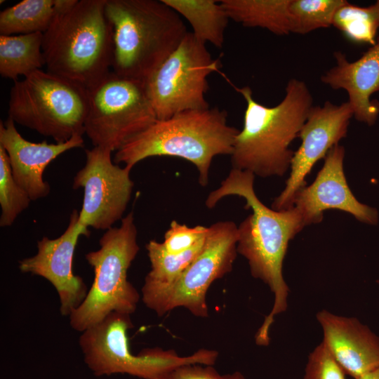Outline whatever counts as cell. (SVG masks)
Masks as SVG:
<instances>
[{
    "instance_id": "8fae6325",
    "label": "cell",
    "mask_w": 379,
    "mask_h": 379,
    "mask_svg": "<svg viewBox=\"0 0 379 379\" xmlns=\"http://www.w3.org/2000/svg\"><path fill=\"white\" fill-rule=\"evenodd\" d=\"M237 227L232 221L211 225L199 254L148 308L162 316L177 307H184L197 317H207L208 288L232 270L237 253Z\"/></svg>"
},
{
    "instance_id": "ba28073f",
    "label": "cell",
    "mask_w": 379,
    "mask_h": 379,
    "mask_svg": "<svg viewBox=\"0 0 379 379\" xmlns=\"http://www.w3.org/2000/svg\"><path fill=\"white\" fill-rule=\"evenodd\" d=\"M133 326L130 314L112 312L81 332L79 346L86 364L95 375L127 373L142 379H163L180 366H213L218 359L217 351L206 349L188 357L159 347L146 348L135 355L130 350L127 335Z\"/></svg>"
},
{
    "instance_id": "30bf717a",
    "label": "cell",
    "mask_w": 379,
    "mask_h": 379,
    "mask_svg": "<svg viewBox=\"0 0 379 379\" xmlns=\"http://www.w3.org/2000/svg\"><path fill=\"white\" fill-rule=\"evenodd\" d=\"M218 66L206 44L187 32L179 46L144 82L157 119L210 107L205 97L207 78Z\"/></svg>"
},
{
    "instance_id": "83f0119b",
    "label": "cell",
    "mask_w": 379,
    "mask_h": 379,
    "mask_svg": "<svg viewBox=\"0 0 379 379\" xmlns=\"http://www.w3.org/2000/svg\"><path fill=\"white\" fill-rule=\"evenodd\" d=\"M345 375L322 342L310 353L303 379H346Z\"/></svg>"
},
{
    "instance_id": "277c9868",
    "label": "cell",
    "mask_w": 379,
    "mask_h": 379,
    "mask_svg": "<svg viewBox=\"0 0 379 379\" xmlns=\"http://www.w3.org/2000/svg\"><path fill=\"white\" fill-rule=\"evenodd\" d=\"M226 111L218 107L186 110L157 120L128 140L113 161L132 168L151 157L168 156L193 164L201 186L208 182L209 169L218 155H231L239 130L227 124Z\"/></svg>"
},
{
    "instance_id": "8992f818",
    "label": "cell",
    "mask_w": 379,
    "mask_h": 379,
    "mask_svg": "<svg viewBox=\"0 0 379 379\" xmlns=\"http://www.w3.org/2000/svg\"><path fill=\"white\" fill-rule=\"evenodd\" d=\"M133 213L121 219L119 227L106 230L100 248L85 258L93 268L94 280L81 305L69 314L71 327L83 332L112 312L133 314L140 295L127 279V272L139 251Z\"/></svg>"
},
{
    "instance_id": "7402d4cb",
    "label": "cell",
    "mask_w": 379,
    "mask_h": 379,
    "mask_svg": "<svg viewBox=\"0 0 379 379\" xmlns=\"http://www.w3.org/2000/svg\"><path fill=\"white\" fill-rule=\"evenodd\" d=\"M43 33L0 35V74L17 81L40 70L45 65L42 52Z\"/></svg>"
},
{
    "instance_id": "484cf974",
    "label": "cell",
    "mask_w": 379,
    "mask_h": 379,
    "mask_svg": "<svg viewBox=\"0 0 379 379\" xmlns=\"http://www.w3.org/2000/svg\"><path fill=\"white\" fill-rule=\"evenodd\" d=\"M31 201L28 194L15 180L7 152L0 145V226L12 225Z\"/></svg>"
},
{
    "instance_id": "f546056e",
    "label": "cell",
    "mask_w": 379,
    "mask_h": 379,
    "mask_svg": "<svg viewBox=\"0 0 379 379\" xmlns=\"http://www.w3.org/2000/svg\"><path fill=\"white\" fill-rule=\"evenodd\" d=\"M357 379H379V366Z\"/></svg>"
},
{
    "instance_id": "6da1fadb",
    "label": "cell",
    "mask_w": 379,
    "mask_h": 379,
    "mask_svg": "<svg viewBox=\"0 0 379 379\" xmlns=\"http://www.w3.org/2000/svg\"><path fill=\"white\" fill-rule=\"evenodd\" d=\"M254 178L250 171L232 168L205 204L212 208L221 199L234 195L244 198L245 208L252 210L237 227V250L247 259L251 275L267 284L274 295L272 309L255 334L256 344L267 346L274 317L287 308L288 287L282 268L288 244L305 226L294 206L275 211L265 206L254 191Z\"/></svg>"
},
{
    "instance_id": "ac0fdd59",
    "label": "cell",
    "mask_w": 379,
    "mask_h": 379,
    "mask_svg": "<svg viewBox=\"0 0 379 379\" xmlns=\"http://www.w3.org/2000/svg\"><path fill=\"white\" fill-rule=\"evenodd\" d=\"M317 319L323 343L346 374L357 379L379 366V338L358 319L325 310Z\"/></svg>"
},
{
    "instance_id": "7c38bea8",
    "label": "cell",
    "mask_w": 379,
    "mask_h": 379,
    "mask_svg": "<svg viewBox=\"0 0 379 379\" xmlns=\"http://www.w3.org/2000/svg\"><path fill=\"white\" fill-rule=\"evenodd\" d=\"M85 152V165L73 181V189L84 192L78 222L86 229L107 230L122 219L131 199L132 168L115 164L109 149L93 147Z\"/></svg>"
},
{
    "instance_id": "9a60e30c",
    "label": "cell",
    "mask_w": 379,
    "mask_h": 379,
    "mask_svg": "<svg viewBox=\"0 0 379 379\" xmlns=\"http://www.w3.org/2000/svg\"><path fill=\"white\" fill-rule=\"evenodd\" d=\"M345 154L343 146L332 147L314 182L296 195L293 206L305 226L321 222L328 209L345 211L363 223L378 224L377 209L359 201L348 186L343 169Z\"/></svg>"
},
{
    "instance_id": "5b68a950",
    "label": "cell",
    "mask_w": 379,
    "mask_h": 379,
    "mask_svg": "<svg viewBox=\"0 0 379 379\" xmlns=\"http://www.w3.org/2000/svg\"><path fill=\"white\" fill-rule=\"evenodd\" d=\"M112 26V72L145 81L179 46L187 28L162 0H106Z\"/></svg>"
},
{
    "instance_id": "44dd1931",
    "label": "cell",
    "mask_w": 379,
    "mask_h": 379,
    "mask_svg": "<svg viewBox=\"0 0 379 379\" xmlns=\"http://www.w3.org/2000/svg\"><path fill=\"white\" fill-rule=\"evenodd\" d=\"M190 24L200 41L221 48L229 18L220 1L215 0H162Z\"/></svg>"
},
{
    "instance_id": "5bb4252c",
    "label": "cell",
    "mask_w": 379,
    "mask_h": 379,
    "mask_svg": "<svg viewBox=\"0 0 379 379\" xmlns=\"http://www.w3.org/2000/svg\"><path fill=\"white\" fill-rule=\"evenodd\" d=\"M77 210H74L66 230L56 239L44 237L37 241V253L19 261V270L24 273L40 276L55 287L60 302V311L69 316L85 299L87 286L83 279L72 271V262L79 237H88V229L79 222Z\"/></svg>"
},
{
    "instance_id": "cb8c5ba5",
    "label": "cell",
    "mask_w": 379,
    "mask_h": 379,
    "mask_svg": "<svg viewBox=\"0 0 379 379\" xmlns=\"http://www.w3.org/2000/svg\"><path fill=\"white\" fill-rule=\"evenodd\" d=\"M332 25L350 41L373 46L379 28V0L366 7L347 1L337 10Z\"/></svg>"
},
{
    "instance_id": "4316f807",
    "label": "cell",
    "mask_w": 379,
    "mask_h": 379,
    "mask_svg": "<svg viewBox=\"0 0 379 379\" xmlns=\"http://www.w3.org/2000/svg\"><path fill=\"white\" fill-rule=\"evenodd\" d=\"M208 230V227L201 225L190 227L173 220L161 244L168 253L179 254L192 248L205 238Z\"/></svg>"
},
{
    "instance_id": "ffe728a7",
    "label": "cell",
    "mask_w": 379,
    "mask_h": 379,
    "mask_svg": "<svg viewBox=\"0 0 379 379\" xmlns=\"http://www.w3.org/2000/svg\"><path fill=\"white\" fill-rule=\"evenodd\" d=\"M291 0H222L229 19L244 27H260L276 35L291 33Z\"/></svg>"
},
{
    "instance_id": "7a4b0ae2",
    "label": "cell",
    "mask_w": 379,
    "mask_h": 379,
    "mask_svg": "<svg viewBox=\"0 0 379 379\" xmlns=\"http://www.w3.org/2000/svg\"><path fill=\"white\" fill-rule=\"evenodd\" d=\"M246 101L243 128L236 136L232 168L248 171L261 178L283 176L294 152L290 145L305 124L313 105L306 83L291 79L282 100L274 107L257 102L249 86L235 87Z\"/></svg>"
},
{
    "instance_id": "2e32d148",
    "label": "cell",
    "mask_w": 379,
    "mask_h": 379,
    "mask_svg": "<svg viewBox=\"0 0 379 379\" xmlns=\"http://www.w3.org/2000/svg\"><path fill=\"white\" fill-rule=\"evenodd\" d=\"M0 145L7 152L15 180L32 201H36L50 193V185L43 176L48 164L69 149L83 147L84 141L82 135H75L60 143L29 142L18 131L15 122L8 118L4 124L0 123Z\"/></svg>"
},
{
    "instance_id": "603a6c76",
    "label": "cell",
    "mask_w": 379,
    "mask_h": 379,
    "mask_svg": "<svg viewBox=\"0 0 379 379\" xmlns=\"http://www.w3.org/2000/svg\"><path fill=\"white\" fill-rule=\"evenodd\" d=\"M65 0H23L0 13V35L44 33Z\"/></svg>"
},
{
    "instance_id": "4fadbf2b",
    "label": "cell",
    "mask_w": 379,
    "mask_h": 379,
    "mask_svg": "<svg viewBox=\"0 0 379 379\" xmlns=\"http://www.w3.org/2000/svg\"><path fill=\"white\" fill-rule=\"evenodd\" d=\"M352 117L348 102L336 105L326 101L321 106L311 108L298 135L301 144L292 157L290 175L284 189L274 199L272 209L283 211L293 206L295 197L306 186L305 178L314 164L347 136Z\"/></svg>"
},
{
    "instance_id": "9c48e42d",
    "label": "cell",
    "mask_w": 379,
    "mask_h": 379,
    "mask_svg": "<svg viewBox=\"0 0 379 379\" xmlns=\"http://www.w3.org/2000/svg\"><path fill=\"white\" fill-rule=\"evenodd\" d=\"M85 133L93 147L112 152L157 120L142 81L112 71L88 89Z\"/></svg>"
},
{
    "instance_id": "3957f363",
    "label": "cell",
    "mask_w": 379,
    "mask_h": 379,
    "mask_svg": "<svg viewBox=\"0 0 379 379\" xmlns=\"http://www.w3.org/2000/svg\"><path fill=\"white\" fill-rule=\"evenodd\" d=\"M106 0H65L43 34L46 71L87 90L110 72L113 58L112 26Z\"/></svg>"
},
{
    "instance_id": "d4e9b609",
    "label": "cell",
    "mask_w": 379,
    "mask_h": 379,
    "mask_svg": "<svg viewBox=\"0 0 379 379\" xmlns=\"http://www.w3.org/2000/svg\"><path fill=\"white\" fill-rule=\"evenodd\" d=\"M345 0H291V33L305 34L332 25L337 10Z\"/></svg>"
},
{
    "instance_id": "f1b7e54d",
    "label": "cell",
    "mask_w": 379,
    "mask_h": 379,
    "mask_svg": "<svg viewBox=\"0 0 379 379\" xmlns=\"http://www.w3.org/2000/svg\"><path fill=\"white\" fill-rule=\"evenodd\" d=\"M199 364L177 367L163 379H246L239 371L221 375L212 366H201Z\"/></svg>"
},
{
    "instance_id": "d6986e66",
    "label": "cell",
    "mask_w": 379,
    "mask_h": 379,
    "mask_svg": "<svg viewBox=\"0 0 379 379\" xmlns=\"http://www.w3.org/2000/svg\"><path fill=\"white\" fill-rule=\"evenodd\" d=\"M207 235V234H206ZM206 238L179 254H171L161 243L151 240L146 245L151 270L142 288V301L149 307L182 274L201 252Z\"/></svg>"
},
{
    "instance_id": "52a82bcc",
    "label": "cell",
    "mask_w": 379,
    "mask_h": 379,
    "mask_svg": "<svg viewBox=\"0 0 379 379\" xmlns=\"http://www.w3.org/2000/svg\"><path fill=\"white\" fill-rule=\"evenodd\" d=\"M88 107L86 88L40 69L14 82L8 118L60 143L85 133Z\"/></svg>"
},
{
    "instance_id": "e0dca14e",
    "label": "cell",
    "mask_w": 379,
    "mask_h": 379,
    "mask_svg": "<svg viewBox=\"0 0 379 379\" xmlns=\"http://www.w3.org/2000/svg\"><path fill=\"white\" fill-rule=\"evenodd\" d=\"M333 56L335 65L321 77V82L333 89L345 90L353 117L373 126L379 115V102L371 99L379 91V36L375 44L354 62H350L340 51L335 52Z\"/></svg>"
}]
</instances>
